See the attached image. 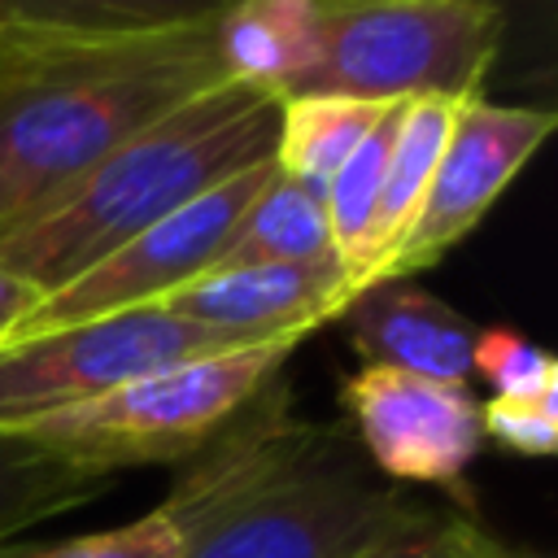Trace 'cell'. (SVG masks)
Here are the masks:
<instances>
[{
	"instance_id": "cell-1",
	"label": "cell",
	"mask_w": 558,
	"mask_h": 558,
	"mask_svg": "<svg viewBox=\"0 0 558 558\" xmlns=\"http://www.w3.org/2000/svg\"><path fill=\"white\" fill-rule=\"evenodd\" d=\"M222 78L218 17L0 35V235Z\"/></svg>"
},
{
	"instance_id": "cell-2",
	"label": "cell",
	"mask_w": 558,
	"mask_h": 558,
	"mask_svg": "<svg viewBox=\"0 0 558 558\" xmlns=\"http://www.w3.org/2000/svg\"><path fill=\"white\" fill-rule=\"evenodd\" d=\"M275 135L279 96L222 78L118 144L57 201L4 231L0 266L44 301L201 192L275 157Z\"/></svg>"
},
{
	"instance_id": "cell-3",
	"label": "cell",
	"mask_w": 558,
	"mask_h": 558,
	"mask_svg": "<svg viewBox=\"0 0 558 558\" xmlns=\"http://www.w3.org/2000/svg\"><path fill=\"white\" fill-rule=\"evenodd\" d=\"M296 349L301 336H279L170 362L13 432L100 475L153 462H187L235 410H244L275 375H283Z\"/></svg>"
},
{
	"instance_id": "cell-4",
	"label": "cell",
	"mask_w": 558,
	"mask_h": 558,
	"mask_svg": "<svg viewBox=\"0 0 558 558\" xmlns=\"http://www.w3.org/2000/svg\"><path fill=\"white\" fill-rule=\"evenodd\" d=\"M410 510L344 423H314L270 480L183 527V558H353Z\"/></svg>"
},
{
	"instance_id": "cell-5",
	"label": "cell",
	"mask_w": 558,
	"mask_h": 558,
	"mask_svg": "<svg viewBox=\"0 0 558 558\" xmlns=\"http://www.w3.org/2000/svg\"><path fill=\"white\" fill-rule=\"evenodd\" d=\"M501 31L497 0H323V57L296 96L471 100L484 96Z\"/></svg>"
},
{
	"instance_id": "cell-6",
	"label": "cell",
	"mask_w": 558,
	"mask_h": 558,
	"mask_svg": "<svg viewBox=\"0 0 558 558\" xmlns=\"http://www.w3.org/2000/svg\"><path fill=\"white\" fill-rule=\"evenodd\" d=\"M235 344L240 340L174 318L161 305L122 310L65 331L0 344V432L83 405L157 366Z\"/></svg>"
},
{
	"instance_id": "cell-7",
	"label": "cell",
	"mask_w": 558,
	"mask_h": 558,
	"mask_svg": "<svg viewBox=\"0 0 558 558\" xmlns=\"http://www.w3.org/2000/svg\"><path fill=\"white\" fill-rule=\"evenodd\" d=\"M275 170H279L275 157H266V161L222 179L218 187L201 192L196 201H187L170 218L153 222L131 244L113 248L105 262L83 270L74 283L44 296L13 327V336L4 344L48 336V331H65V327L109 318V314H122V310H144V305H157L161 296H170L174 288L201 279L218 262V253H222L227 235L235 231V222L244 218V209L275 179Z\"/></svg>"
},
{
	"instance_id": "cell-8",
	"label": "cell",
	"mask_w": 558,
	"mask_h": 558,
	"mask_svg": "<svg viewBox=\"0 0 558 558\" xmlns=\"http://www.w3.org/2000/svg\"><path fill=\"white\" fill-rule=\"evenodd\" d=\"M554 122V109L493 105L484 96L462 100L432 170V183L418 201V214L410 218L379 279H414L418 270L436 266L449 248H458L497 205L510 179L527 166V157L549 140Z\"/></svg>"
},
{
	"instance_id": "cell-9",
	"label": "cell",
	"mask_w": 558,
	"mask_h": 558,
	"mask_svg": "<svg viewBox=\"0 0 558 558\" xmlns=\"http://www.w3.org/2000/svg\"><path fill=\"white\" fill-rule=\"evenodd\" d=\"M344 427L388 484H432L471 501L466 466L480 453V401L471 384H440L392 366H357L340 384Z\"/></svg>"
},
{
	"instance_id": "cell-10",
	"label": "cell",
	"mask_w": 558,
	"mask_h": 558,
	"mask_svg": "<svg viewBox=\"0 0 558 558\" xmlns=\"http://www.w3.org/2000/svg\"><path fill=\"white\" fill-rule=\"evenodd\" d=\"M353 301L349 275L336 257L327 262H270V266H235L209 270L157 305L174 318L196 327L222 331L240 344L279 340V336H310L323 323L340 318Z\"/></svg>"
},
{
	"instance_id": "cell-11",
	"label": "cell",
	"mask_w": 558,
	"mask_h": 558,
	"mask_svg": "<svg viewBox=\"0 0 558 558\" xmlns=\"http://www.w3.org/2000/svg\"><path fill=\"white\" fill-rule=\"evenodd\" d=\"M362 366H392L440 384H471L480 327L418 279H379L340 314Z\"/></svg>"
},
{
	"instance_id": "cell-12",
	"label": "cell",
	"mask_w": 558,
	"mask_h": 558,
	"mask_svg": "<svg viewBox=\"0 0 558 558\" xmlns=\"http://www.w3.org/2000/svg\"><path fill=\"white\" fill-rule=\"evenodd\" d=\"M222 70L270 96H296L323 57V0H235L218 13Z\"/></svg>"
},
{
	"instance_id": "cell-13",
	"label": "cell",
	"mask_w": 558,
	"mask_h": 558,
	"mask_svg": "<svg viewBox=\"0 0 558 558\" xmlns=\"http://www.w3.org/2000/svg\"><path fill=\"white\" fill-rule=\"evenodd\" d=\"M327 257L336 253H331V227H327L323 196H314L310 187L275 170V179L244 209V218L235 222V231L227 235L209 270L270 266V262H327Z\"/></svg>"
},
{
	"instance_id": "cell-14",
	"label": "cell",
	"mask_w": 558,
	"mask_h": 558,
	"mask_svg": "<svg viewBox=\"0 0 558 558\" xmlns=\"http://www.w3.org/2000/svg\"><path fill=\"white\" fill-rule=\"evenodd\" d=\"M388 105L349 100V96H318V92L279 100V135H275L279 174H288L292 183L323 196L327 183L336 179V170L366 140V131L379 122V113Z\"/></svg>"
},
{
	"instance_id": "cell-15",
	"label": "cell",
	"mask_w": 558,
	"mask_h": 558,
	"mask_svg": "<svg viewBox=\"0 0 558 558\" xmlns=\"http://www.w3.org/2000/svg\"><path fill=\"white\" fill-rule=\"evenodd\" d=\"M109 488H113V475L65 462L17 432H0V545H9V536L52 514H65L105 497Z\"/></svg>"
},
{
	"instance_id": "cell-16",
	"label": "cell",
	"mask_w": 558,
	"mask_h": 558,
	"mask_svg": "<svg viewBox=\"0 0 558 558\" xmlns=\"http://www.w3.org/2000/svg\"><path fill=\"white\" fill-rule=\"evenodd\" d=\"M458 109L462 100H449V96H418L401 105L388 170H384V192H379V275L397 240L405 235L410 218L418 214V201L432 183V170L440 161V148L449 140Z\"/></svg>"
},
{
	"instance_id": "cell-17",
	"label": "cell",
	"mask_w": 558,
	"mask_h": 558,
	"mask_svg": "<svg viewBox=\"0 0 558 558\" xmlns=\"http://www.w3.org/2000/svg\"><path fill=\"white\" fill-rule=\"evenodd\" d=\"M235 0H0V35L153 31L218 17Z\"/></svg>"
},
{
	"instance_id": "cell-18",
	"label": "cell",
	"mask_w": 558,
	"mask_h": 558,
	"mask_svg": "<svg viewBox=\"0 0 558 558\" xmlns=\"http://www.w3.org/2000/svg\"><path fill=\"white\" fill-rule=\"evenodd\" d=\"M471 375H480L493 397H545L558 392V362L527 336L510 327H480L471 349Z\"/></svg>"
},
{
	"instance_id": "cell-19",
	"label": "cell",
	"mask_w": 558,
	"mask_h": 558,
	"mask_svg": "<svg viewBox=\"0 0 558 558\" xmlns=\"http://www.w3.org/2000/svg\"><path fill=\"white\" fill-rule=\"evenodd\" d=\"M353 558H497V541L462 514H432L414 506Z\"/></svg>"
},
{
	"instance_id": "cell-20",
	"label": "cell",
	"mask_w": 558,
	"mask_h": 558,
	"mask_svg": "<svg viewBox=\"0 0 558 558\" xmlns=\"http://www.w3.org/2000/svg\"><path fill=\"white\" fill-rule=\"evenodd\" d=\"M183 549H187V532L157 506L144 519L118 523L109 532L74 536L61 545H35L22 558H183Z\"/></svg>"
},
{
	"instance_id": "cell-21",
	"label": "cell",
	"mask_w": 558,
	"mask_h": 558,
	"mask_svg": "<svg viewBox=\"0 0 558 558\" xmlns=\"http://www.w3.org/2000/svg\"><path fill=\"white\" fill-rule=\"evenodd\" d=\"M480 436L519 458H549L558 449V392L480 401Z\"/></svg>"
},
{
	"instance_id": "cell-22",
	"label": "cell",
	"mask_w": 558,
	"mask_h": 558,
	"mask_svg": "<svg viewBox=\"0 0 558 558\" xmlns=\"http://www.w3.org/2000/svg\"><path fill=\"white\" fill-rule=\"evenodd\" d=\"M35 305H39V292L0 266V344L13 336V327H17Z\"/></svg>"
},
{
	"instance_id": "cell-23",
	"label": "cell",
	"mask_w": 558,
	"mask_h": 558,
	"mask_svg": "<svg viewBox=\"0 0 558 558\" xmlns=\"http://www.w3.org/2000/svg\"><path fill=\"white\" fill-rule=\"evenodd\" d=\"M497 558H541V554H527V549H506V545H497Z\"/></svg>"
},
{
	"instance_id": "cell-24",
	"label": "cell",
	"mask_w": 558,
	"mask_h": 558,
	"mask_svg": "<svg viewBox=\"0 0 558 558\" xmlns=\"http://www.w3.org/2000/svg\"><path fill=\"white\" fill-rule=\"evenodd\" d=\"M31 545H0V558H22Z\"/></svg>"
}]
</instances>
